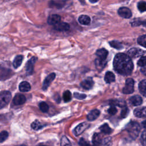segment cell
<instances>
[{"label":"cell","instance_id":"obj_1","mask_svg":"<svg viewBox=\"0 0 146 146\" xmlns=\"http://www.w3.org/2000/svg\"><path fill=\"white\" fill-rule=\"evenodd\" d=\"M113 64L114 70L122 75H129L133 71V63L130 57L125 54H116L114 58Z\"/></svg>","mask_w":146,"mask_h":146},{"label":"cell","instance_id":"obj_2","mask_svg":"<svg viewBox=\"0 0 146 146\" xmlns=\"http://www.w3.org/2000/svg\"><path fill=\"white\" fill-rule=\"evenodd\" d=\"M108 51L105 48H100L97 50L96 55L97 58L95 60V65L98 70L103 69L106 65V58L108 55Z\"/></svg>","mask_w":146,"mask_h":146},{"label":"cell","instance_id":"obj_3","mask_svg":"<svg viewBox=\"0 0 146 146\" xmlns=\"http://www.w3.org/2000/svg\"><path fill=\"white\" fill-rule=\"evenodd\" d=\"M125 129L132 138L135 139L139 133L140 127L137 122L131 121L126 125Z\"/></svg>","mask_w":146,"mask_h":146},{"label":"cell","instance_id":"obj_4","mask_svg":"<svg viewBox=\"0 0 146 146\" xmlns=\"http://www.w3.org/2000/svg\"><path fill=\"white\" fill-rule=\"evenodd\" d=\"M11 98V94L10 91H3L0 93V109L8 104Z\"/></svg>","mask_w":146,"mask_h":146},{"label":"cell","instance_id":"obj_5","mask_svg":"<svg viewBox=\"0 0 146 146\" xmlns=\"http://www.w3.org/2000/svg\"><path fill=\"white\" fill-rule=\"evenodd\" d=\"M134 91V80L131 78H128L125 81V87L123 89V93L130 94Z\"/></svg>","mask_w":146,"mask_h":146},{"label":"cell","instance_id":"obj_6","mask_svg":"<svg viewBox=\"0 0 146 146\" xmlns=\"http://www.w3.org/2000/svg\"><path fill=\"white\" fill-rule=\"evenodd\" d=\"M127 53H128V56H130L132 58H137L143 55L144 53H145V51H143L140 48L135 47V48H132L130 50H129Z\"/></svg>","mask_w":146,"mask_h":146},{"label":"cell","instance_id":"obj_7","mask_svg":"<svg viewBox=\"0 0 146 146\" xmlns=\"http://www.w3.org/2000/svg\"><path fill=\"white\" fill-rule=\"evenodd\" d=\"M37 60V58L35 56H33L26 63V71L28 75H31L33 72L34 64Z\"/></svg>","mask_w":146,"mask_h":146},{"label":"cell","instance_id":"obj_8","mask_svg":"<svg viewBox=\"0 0 146 146\" xmlns=\"http://www.w3.org/2000/svg\"><path fill=\"white\" fill-rule=\"evenodd\" d=\"M118 14L120 17L126 19L130 18L132 17L131 11L130 10V9L125 7H122L119 8V9L118 10Z\"/></svg>","mask_w":146,"mask_h":146},{"label":"cell","instance_id":"obj_9","mask_svg":"<svg viewBox=\"0 0 146 146\" xmlns=\"http://www.w3.org/2000/svg\"><path fill=\"white\" fill-rule=\"evenodd\" d=\"M26 101V98L25 96L21 94H17L15 95L13 100V103L14 105L18 106L22 105L25 103Z\"/></svg>","mask_w":146,"mask_h":146},{"label":"cell","instance_id":"obj_10","mask_svg":"<svg viewBox=\"0 0 146 146\" xmlns=\"http://www.w3.org/2000/svg\"><path fill=\"white\" fill-rule=\"evenodd\" d=\"M55 78V74L51 73L45 78V79L43 81V85H42L43 90L46 91L47 89V88L49 87L51 83L54 80Z\"/></svg>","mask_w":146,"mask_h":146},{"label":"cell","instance_id":"obj_11","mask_svg":"<svg viewBox=\"0 0 146 146\" xmlns=\"http://www.w3.org/2000/svg\"><path fill=\"white\" fill-rule=\"evenodd\" d=\"M89 125H90L89 124L86 122H84L79 124L74 129V134L76 136H78L80 135L89 127Z\"/></svg>","mask_w":146,"mask_h":146},{"label":"cell","instance_id":"obj_12","mask_svg":"<svg viewBox=\"0 0 146 146\" xmlns=\"http://www.w3.org/2000/svg\"><path fill=\"white\" fill-rule=\"evenodd\" d=\"M61 17L58 14H52L48 17L47 22L50 25H55L60 22Z\"/></svg>","mask_w":146,"mask_h":146},{"label":"cell","instance_id":"obj_13","mask_svg":"<svg viewBox=\"0 0 146 146\" xmlns=\"http://www.w3.org/2000/svg\"><path fill=\"white\" fill-rule=\"evenodd\" d=\"M93 85L94 81L91 78H88L86 79H84L80 83V86L86 90H90L92 88Z\"/></svg>","mask_w":146,"mask_h":146},{"label":"cell","instance_id":"obj_14","mask_svg":"<svg viewBox=\"0 0 146 146\" xmlns=\"http://www.w3.org/2000/svg\"><path fill=\"white\" fill-rule=\"evenodd\" d=\"M54 29L59 31H67L70 29V25L66 22H59L54 26Z\"/></svg>","mask_w":146,"mask_h":146},{"label":"cell","instance_id":"obj_15","mask_svg":"<svg viewBox=\"0 0 146 146\" xmlns=\"http://www.w3.org/2000/svg\"><path fill=\"white\" fill-rule=\"evenodd\" d=\"M133 113L137 117H146V107L136 108L133 111Z\"/></svg>","mask_w":146,"mask_h":146},{"label":"cell","instance_id":"obj_16","mask_svg":"<svg viewBox=\"0 0 146 146\" xmlns=\"http://www.w3.org/2000/svg\"><path fill=\"white\" fill-rule=\"evenodd\" d=\"M143 102L142 98L139 95H135L129 98V103L135 106L140 105Z\"/></svg>","mask_w":146,"mask_h":146},{"label":"cell","instance_id":"obj_17","mask_svg":"<svg viewBox=\"0 0 146 146\" xmlns=\"http://www.w3.org/2000/svg\"><path fill=\"white\" fill-rule=\"evenodd\" d=\"M100 115V111L98 110H93L88 114L87 117L88 120L89 121H93L96 119Z\"/></svg>","mask_w":146,"mask_h":146},{"label":"cell","instance_id":"obj_18","mask_svg":"<svg viewBox=\"0 0 146 146\" xmlns=\"http://www.w3.org/2000/svg\"><path fill=\"white\" fill-rule=\"evenodd\" d=\"M19 89L21 92H28L31 90V86L29 82L23 81L19 84Z\"/></svg>","mask_w":146,"mask_h":146},{"label":"cell","instance_id":"obj_19","mask_svg":"<svg viewBox=\"0 0 146 146\" xmlns=\"http://www.w3.org/2000/svg\"><path fill=\"white\" fill-rule=\"evenodd\" d=\"M78 21H79V23H81L82 25H89L90 23L91 19H90V18L88 15H80L79 17Z\"/></svg>","mask_w":146,"mask_h":146},{"label":"cell","instance_id":"obj_20","mask_svg":"<svg viewBox=\"0 0 146 146\" xmlns=\"http://www.w3.org/2000/svg\"><path fill=\"white\" fill-rule=\"evenodd\" d=\"M104 80L107 83H110L115 80V76L113 72L111 71H108L106 73L104 76Z\"/></svg>","mask_w":146,"mask_h":146},{"label":"cell","instance_id":"obj_21","mask_svg":"<svg viewBox=\"0 0 146 146\" xmlns=\"http://www.w3.org/2000/svg\"><path fill=\"white\" fill-rule=\"evenodd\" d=\"M102 139L101 135L99 133H95L94 134L92 137V143L95 146L100 145L102 143Z\"/></svg>","mask_w":146,"mask_h":146},{"label":"cell","instance_id":"obj_22","mask_svg":"<svg viewBox=\"0 0 146 146\" xmlns=\"http://www.w3.org/2000/svg\"><path fill=\"white\" fill-rule=\"evenodd\" d=\"M139 89L141 94L146 97V79L143 80L140 82L139 84Z\"/></svg>","mask_w":146,"mask_h":146},{"label":"cell","instance_id":"obj_23","mask_svg":"<svg viewBox=\"0 0 146 146\" xmlns=\"http://www.w3.org/2000/svg\"><path fill=\"white\" fill-rule=\"evenodd\" d=\"M22 60H23V56L22 55H17L15 57L14 61L13 62V65L14 66V67L15 68H17L18 67H19L22 62Z\"/></svg>","mask_w":146,"mask_h":146},{"label":"cell","instance_id":"obj_24","mask_svg":"<svg viewBox=\"0 0 146 146\" xmlns=\"http://www.w3.org/2000/svg\"><path fill=\"white\" fill-rule=\"evenodd\" d=\"M100 130L104 133L106 134H110L112 132V129L111 128L109 127V125L105 123L103 125H102L100 127Z\"/></svg>","mask_w":146,"mask_h":146},{"label":"cell","instance_id":"obj_25","mask_svg":"<svg viewBox=\"0 0 146 146\" xmlns=\"http://www.w3.org/2000/svg\"><path fill=\"white\" fill-rule=\"evenodd\" d=\"M44 125H42L41 124V123H40L38 120H35L34 121H33L31 124V128L34 129V130H38L41 129Z\"/></svg>","mask_w":146,"mask_h":146},{"label":"cell","instance_id":"obj_26","mask_svg":"<svg viewBox=\"0 0 146 146\" xmlns=\"http://www.w3.org/2000/svg\"><path fill=\"white\" fill-rule=\"evenodd\" d=\"M109 44H110V46L115 48H116L117 50H120L123 48V46L122 44L119 42L118 41L116 40H112L109 42Z\"/></svg>","mask_w":146,"mask_h":146},{"label":"cell","instance_id":"obj_27","mask_svg":"<svg viewBox=\"0 0 146 146\" xmlns=\"http://www.w3.org/2000/svg\"><path fill=\"white\" fill-rule=\"evenodd\" d=\"M39 107L40 111L43 112H47L49 109V107H48V104L44 102H40L39 104Z\"/></svg>","mask_w":146,"mask_h":146},{"label":"cell","instance_id":"obj_28","mask_svg":"<svg viewBox=\"0 0 146 146\" xmlns=\"http://www.w3.org/2000/svg\"><path fill=\"white\" fill-rule=\"evenodd\" d=\"M137 42L140 45L146 48V34L139 36L137 39Z\"/></svg>","mask_w":146,"mask_h":146},{"label":"cell","instance_id":"obj_29","mask_svg":"<svg viewBox=\"0 0 146 146\" xmlns=\"http://www.w3.org/2000/svg\"><path fill=\"white\" fill-rule=\"evenodd\" d=\"M63 98L65 102H68L71 99V94L70 91L67 90L64 92L63 94Z\"/></svg>","mask_w":146,"mask_h":146},{"label":"cell","instance_id":"obj_30","mask_svg":"<svg viewBox=\"0 0 146 146\" xmlns=\"http://www.w3.org/2000/svg\"><path fill=\"white\" fill-rule=\"evenodd\" d=\"M137 8L140 12H144L146 11V2L144 1H140L137 3Z\"/></svg>","mask_w":146,"mask_h":146},{"label":"cell","instance_id":"obj_31","mask_svg":"<svg viewBox=\"0 0 146 146\" xmlns=\"http://www.w3.org/2000/svg\"><path fill=\"white\" fill-rule=\"evenodd\" d=\"M9 136V133L6 131H3L0 132V143H2L5 141Z\"/></svg>","mask_w":146,"mask_h":146},{"label":"cell","instance_id":"obj_32","mask_svg":"<svg viewBox=\"0 0 146 146\" xmlns=\"http://www.w3.org/2000/svg\"><path fill=\"white\" fill-rule=\"evenodd\" d=\"M61 146H71V143L68 139L66 136H63L61 139L60 142Z\"/></svg>","mask_w":146,"mask_h":146},{"label":"cell","instance_id":"obj_33","mask_svg":"<svg viewBox=\"0 0 146 146\" xmlns=\"http://www.w3.org/2000/svg\"><path fill=\"white\" fill-rule=\"evenodd\" d=\"M138 66L140 67H144L146 66V56H141L137 62Z\"/></svg>","mask_w":146,"mask_h":146},{"label":"cell","instance_id":"obj_34","mask_svg":"<svg viewBox=\"0 0 146 146\" xmlns=\"http://www.w3.org/2000/svg\"><path fill=\"white\" fill-rule=\"evenodd\" d=\"M129 113V110L128 108L125 106L124 107L122 108V110L121 112V116L124 118L127 116L128 114Z\"/></svg>","mask_w":146,"mask_h":146},{"label":"cell","instance_id":"obj_35","mask_svg":"<svg viewBox=\"0 0 146 146\" xmlns=\"http://www.w3.org/2000/svg\"><path fill=\"white\" fill-rule=\"evenodd\" d=\"M74 96L75 98H76L77 99H79V100H82L86 98V95L83 94H80L78 92H75L74 94Z\"/></svg>","mask_w":146,"mask_h":146},{"label":"cell","instance_id":"obj_36","mask_svg":"<svg viewBox=\"0 0 146 146\" xmlns=\"http://www.w3.org/2000/svg\"><path fill=\"white\" fill-rule=\"evenodd\" d=\"M79 144L80 146H92L90 143L86 141L83 138H81L79 141Z\"/></svg>","mask_w":146,"mask_h":146},{"label":"cell","instance_id":"obj_37","mask_svg":"<svg viewBox=\"0 0 146 146\" xmlns=\"http://www.w3.org/2000/svg\"><path fill=\"white\" fill-rule=\"evenodd\" d=\"M64 1H59V2H57V3H56L55 2H51L52 4L51 5L52 6V7L55 6V7H56L58 8H59V7L60 8V7H63V6L64 5Z\"/></svg>","mask_w":146,"mask_h":146},{"label":"cell","instance_id":"obj_38","mask_svg":"<svg viewBox=\"0 0 146 146\" xmlns=\"http://www.w3.org/2000/svg\"><path fill=\"white\" fill-rule=\"evenodd\" d=\"M141 142L143 146H146V131H144L141 134Z\"/></svg>","mask_w":146,"mask_h":146},{"label":"cell","instance_id":"obj_39","mask_svg":"<svg viewBox=\"0 0 146 146\" xmlns=\"http://www.w3.org/2000/svg\"><path fill=\"white\" fill-rule=\"evenodd\" d=\"M108 112L112 115H115L117 112V109L114 106H111L110 108H108Z\"/></svg>","mask_w":146,"mask_h":146},{"label":"cell","instance_id":"obj_40","mask_svg":"<svg viewBox=\"0 0 146 146\" xmlns=\"http://www.w3.org/2000/svg\"><path fill=\"white\" fill-rule=\"evenodd\" d=\"M140 71H141V72L144 75H145L146 76V66H144V67H143V68H141V70H140Z\"/></svg>","mask_w":146,"mask_h":146},{"label":"cell","instance_id":"obj_41","mask_svg":"<svg viewBox=\"0 0 146 146\" xmlns=\"http://www.w3.org/2000/svg\"><path fill=\"white\" fill-rule=\"evenodd\" d=\"M141 124H142L143 127L146 129V120H145V121H143V122L141 123Z\"/></svg>","mask_w":146,"mask_h":146},{"label":"cell","instance_id":"obj_42","mask_svg":"<svg viewBox=\"0 0 146 146\" xmlns=\"http://www.w3.org/2000/svg\"><path fill=\"white\" fill-rule=\"evenodd\" d=\"M19 146H26V145H19Z\"/></svg>","mask_w":146,"mask_h":146},{"label":"cell","instance_id":"obj_43","mask_svg":"<svg viewBox=\"0 0 146 146\" xmlns=\"http://www.w3.org/2000/svg\"><path fill=\"white\" fill-rule=\"evenodd\" d=\"M40 146H47V145H40Z\"/></svg>","mask_w":146,"mask_h":146}]
</instances>
